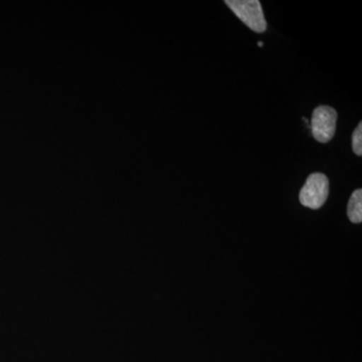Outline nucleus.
<instances>
[{
    "mask_svg": "<svg viewBox=\"0 0 362 362\" xmlns=\"http://www.w3.org/2000/svg\"><path fill=\"white\" fill-rule=\"evenodd\" d=\"M226 4L254 32H266L267 21L259 0H226Z\"/></svg>",
    "mask_w": 362,
    "mask_h": 362,
    "instance_id": "nucleus-1",
    "label": "nucleus"
},
{
    "mask_svg": "<svg viewBox=\"0 0 362 362\" xmlns=\"http://www.w3.org/2000/svg\"><path fill=\"white\" fill-rule=\"evenodd\" d=\"M329 194V181L323 173H315L308 176L299 194L302 206L318 209L324 206Z\"/></svg>",
    "mask_w": 362,
    "mask_h": 362,
    "instance_id": "nucleus-2",
    "label": "nucleus"
},
{
    "mask_svg": "<svg viewBox=\"0 0 362 362\" xmlns=\"http://www.w3.org/2000/svg\"><path fill=\"white\" fill-rule=\"evenodd\" d=\"M337 112L329 106H319L312 114V135L317 141L327 143L332 139L337 130Z\"/></svg>",
    "mask_w": 362,
    "mask_h": 362,
    "instance_id": "nucleus-3",
    "label": "nucleus"
},
{
    "mask_svg": "<svg viewBox=\"0 0 362 362\" xmlns=\"http://www.w3.org/2000/svg\"><path fill=\"white\" fill-rule=\"evenodd\" d=\"M347 216L351 223H361L362 221V190H354L350 197Z\"/></svg>",
    "mask_w": 362,
    "mask_h": 362,
    "instance_id": "nucleus-4",
    "label": "nucleus"
},
{
    "mask_svg": "<svg viewBox=\"0 0 362 362\" xmlns=\"http://www.w3.org/2000/svg\"><path fill=\"white\" fill-rule=\"evenodd\" d=\"M352 149L356 156H362V123H359L352 134Z\"/></svg>",
    "mask_w": 362,
    "mask_h": 362,
    "instance_id": "nucleus-5",
    "label": "nucleus"
},
{
    "mask_svg": "<svg viewBox=\"0 0 362 362\" xmlns=\"http://www.w3.org/2000/svg\"><path fill=\"white\" fill-rule=\"evenodd\" d=\"M258 45H259V47H263V45H264L263 42H258Z\"/></svg>",
    "mask_w": 362,
    "mask_h": 362,
    "instance_id": "nucleus-6",
    "label": "nucleus"
}]
</instances>
